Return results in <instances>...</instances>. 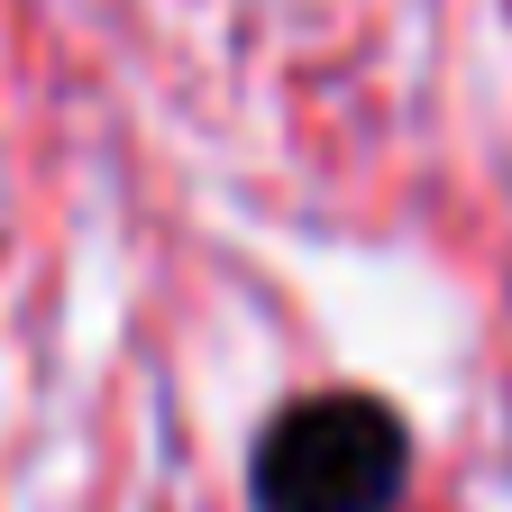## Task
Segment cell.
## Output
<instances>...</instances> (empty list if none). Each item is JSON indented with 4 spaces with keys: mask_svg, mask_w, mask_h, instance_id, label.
Segmentation results:
<instances>
[{
    "mask_svg": "<svg viewBox=\"0 0 512 512\" xmlns=\"http://www.w3.org/2000/svg\"><path fill=\"white\" fill-rule=\"evenodd\" d=\"M412 439L375 394H311L256 439V512H394Z\"/></svg>",
    "mask_w": 512,
    "mask_h": 512,
    "instance_id": "1",
    "label": "cell"
}]
</instances>
